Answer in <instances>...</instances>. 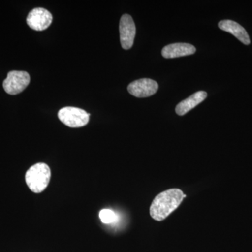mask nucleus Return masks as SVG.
<instances>
[{
    "label": "nucleus",
    "mask_w": 252,
    "mask_h": 252,
    "mask_svg": "<svg viewBox=\"0 0 252 252\" xmlns=\"http://www.w3.org/2000/svg\"><path fill=\"white\" fill-rule=\"evenodd\" d=\"M120 40L123 49L128 50L133 45L136 28L133 19L129 14H124L119 23Z\"/></svg>",
    "instance_id": "5"
},
{
    "label": "nucleus",
    "mask_w": 252,
    "mask_h": 252,
    "mask_svg": "<svg viewBox=\"0 0 252 252\" xmlns=\"http://www.w3.org/2000/svg\"><path fill=\"white\" fill-rule=\"evenodd\" d=\"M52 21V14L44 8H35L32 10L27 17L28 26L36 31L47 29Z\"/></svg>",
    "instance_id": "6"
},
{
    "label": "nucleus",
    "mask_w": 252,
    "mask_h": 252,
    "mask_svg": "<svg viewBox=\"0 0 252 252\" xmlns=\"http://www.w3.org/2000/svg\"><path fill=\"white\" fill-rule=\"evenodd\" d=\"M219 28L222 31L229 32L245 45L250 44V36L246 30L239 23L231 20H223L219 23Z\"/></svg>",
    "instance_id": "9"
},
{
    "label": "nucleus",
    "mask_w": 252,
    "mask_h": 252,
    "mask_svg": "<svg viewBox=\"0 0 252 252\" xmlns=\"http://www.w3.org/2000/svg\"><path fill=\"white\" fill-rule=\"evenodd\" d=\"M207 96L205 91H198L177 104L175 111L178 115L184 116L205 100Z\"/></svg>",
    "instance_id": "10"
},
{
    "label": "nucleus",
    "mask_w": 252,
    "mask_h": 252,
    "mask_svg": "<svg viewBox=\"0 0 252 252\" xmlns=\"http://www.w3.org/2000/svg\"><path fill=\"white\" fill-rule=\"evenodd\" d=\"M99 219L101 221L106 224L112 223L113 222L116 221L117 220V216L115 212L109 209H104L99 212Z\"/></svg>",
    "instance_id": "11"
},
{
    "label": "nucleus",
    "mask_w": 252,
    "mask_h": 252,
    "mask_svg": "<svg viewBox=\"0 0 252 252\" xmlns=\"http://www.w3.org/2000/svg\"><path fill=\"white\" fill-rule=\"evenodd\" d=\"M158 89L157 81L151 79H140L131 82L127 91L136 97H147L153 95Z\"/></svg>",
    "instance_id": "7"
},
{
    "label": "nucleus",
    "mask_w": 252,
    "mask_h": 252,
    "mask_svg": "<svg viewBox=\"0 0 252 252\" xmlns=\"http://www.w3.org/2000/svg\"><path fill=\"white\" fill-rule=\"evenodd\" d=\"M51 176V170L48 165L39 162L30 167L26 172V184L33 193H40L49 185Z\"/></svg>",
    "instance_id": "2"
},
{
    "label": "nucleus",
    "mask_w": 252,
    "mask_h": 252,
    "mask_svg": "<svg viewBox=\"0 0 252 252\" xmlns=\"http://www.w3.org/2000/svg\"><path fill=\"white\" fill-rule=\"evenodd\" d=\"M31 77L25 71H11L3 82L4 91L10 94H16L22 92L29 85Z\"/></svg>",
    "instance_id": "4"
},
{
    "label": "nucleus",
    "mask_w": 252,
    "mask_h": 252,
    "mask_svg": "<svg viewBox=\"0 0 252 252\" xmlns=\"http://www.w3.org/2000/svg\"><path fill=\"white\" fill-rule=\"evenodd\" d=\"M186 197L178 189H172L157 195L150 207V215L154 220H162L178 208Z\"/></svg>",
    "instance_id": "1"
},
{
    "label": "nucleus",
    "mask_w": 252,
    "mask_h": 252,
    "mask_svg": "<svg viewBox=\"0 0 252 252\" xmlns=\"http://www.w3.org/2000/svg\"><path fill=\"white\" fill-rule=\"evenodd\" d=\"M195 46L187 43H175L165 46L162 50V56L165 59H175L195 54Z\"/></svg>",
    "instance_id": "8"
},
{
    "label": "nucleus",
    "mask_w": 252,
    "mask_h": 252,
    "mask_svg": "<svg viewBox=\"0 0 252 252\" xmlns=\"http://www.w3.org/2000/svg\"><path fill=\"white\" fill-rule=\"evenodd\" d=\"M60 121L69 127H81L87 125L90 114L84 109L66 107L60 109L58 114Z\"/></svg>",
    "instance_id": "3"
}]
</instances>
